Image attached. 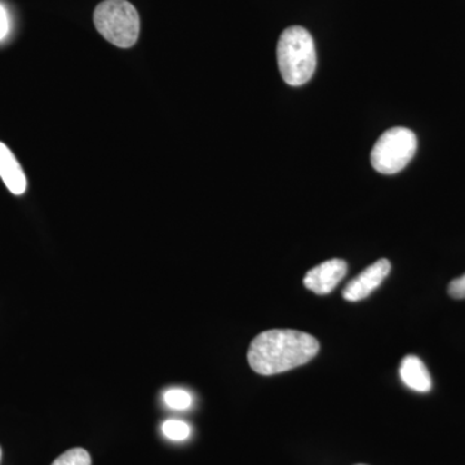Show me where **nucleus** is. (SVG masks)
Masks as SVG:
<instances>
[{
    "label": "nucleus",
    "instance_id": "1",
    "mask_svg": "<svg viewBox=\"0 0 465 465\" xmlns=\"http://www.w3.org/2000/svg\"><path fill=\"white\" fill-rule=\"evenodd\" d=\"M320 351L317 339L298 330H268L251 342L247 360L259 375L282 374L305 365Z\"/></svg>",
    "mask_w": 465,
    "mask_h": 465
},
{
    "label": "nucleus",
    "instance_id": "2",
    "mask_svg": "<svg viewBox=\"0 0 465 465\" xmlns=\"http://www.w3.org/2000/svg\"><path fill=\"white\" fill-rule=\"evenodd\" d=\"M277 60L287 84L299 87L308 84L317 67L316 45L311 33L302 26L287 27L278 41Z\"/></svg>",
    "mask_w": 465,
    "mask_h": 465
},
{
    "label": "nucleus",
    "instance_id": "3",
    "mask_svg": "<svg viewBox=\"0 0 465 465\" xmlns=\"http://www.w3.org/2000/svg\"><path fill=\"white\" fill-rule=\"evenodd\" d=\"M94 21L101 35L116 47H133L139 39V14L127 0L100 3L94 9Z\"/></svg>",
    "mask_w": 465,
    "mask_h": 465
},
{
    "label": "nucleus",
    "instance_id": "4",
    "mask_svg": "<svg viewBox=\"0 0 465 465\" xmlns=\"http://www.w3.org/2000/svg\"><path fill=\"white\" fill-rule=\"evenodd\" d=\"M418 140L411 130L394 127L379 137L371 150L372 167L382 174H394L402 171L414 158Z\"/></svg>",
    "mask_w": 465,
    "mask_h": 465
},
{
    "label": "nucleus",
    "instance_id": "5",
    "mask_svg": "<svg viewBox=\"0 0 465 465\" xmlns=\"http://www.w3.org/2000/svg\"><path fill=\"white\" fill-rule=\"evenodd\" d=\"M391 268V262L387 259H379L374 264L367 266L362 273L358 274L345 286L342 296L348 302H360L366 299L384 282L385 278L390 274Z\"/></svg>",
    "mask_w": 465,
    "mask_h": 465
},
{
    "label": "nucleus",
    "instance_id": "6",
    "mask_svg": "<svg viewBox=\"0 0 465 465\" xmlns=\"http://www.w3.org/2000/svg\"><path fill=\"white\" fill-rule=\"evenodd\" d=\"M347 271L348 265L344 260H327L308 272L304 278L305 287L317 295H327L341 282Z\"/></svg>",
    "mask_w": 465,
    "mask_h": 465
},
{
    "label": "nucleus",
    "instance_id": "7",
    "mask_svg": "<svg viewBox=\"0 0 465 465\" xmlns=\"http://www.w3.org/2000/svg\"><path fill=\"white\" fill-rule=\"evenodd\" d=\"M0 177L12 194L21 195L25 193L27 188L25 173L14 153L3 143H0Z\"/></svg>",
    "mask_w": 465,
    "mask_h": 465
},
{
    "label": "nucleus",
    "instance_id": "8",
    "mask_svg": "<svg viewBox=\"0 0 465 465\" xmlns=\"http://www.w3.org/2000/svg\"><path fill=\"white\" fill-rule=\"evenodd\" d=\"M401 381L410 390L419 391V393H427L432 390V378L423 361L416 356H407L403 358L400 366Z\"/></svg>",
    "mask_w": 465,
    "mask_h": 465
},
{
    "label": "nucleus",
    "instance_id": "9",
    "mask_svg": "<svg viewBox=\"0 0 465 465\" xmlns=\"http://www.w3.org/2000/svg\"><path fill=\"white\" fill-rule=\"evenodd\" d=\"M51 465H91V457L84 449H72L60 455Z\"/></svg>",
    "mask_w": 465,
    "mask_h": 465
},
{
    "label": "nucleus",
    "instance_id": "10",
    "mask_svg": "<svg viewBox=\"0 0 465 465\" xmlns=\"http://www.w3.org/2000/svg\"><path fill=\"white\" fill-rule=\"evenodd\" d=\"M164 436L173 440H183L191 436V427L182 420H167L162 427Z\"/></svg>",
    "mask_w": 465,
    "mask_h": 465
},
{
    "label": "nucleus",
    "instance_id": "11",
    "mask_svg": "<svg viewBox=\"0 0 465 465\" xmlns=\"http://www.w3.org/2000/svg\"><path fill=\"white\" fill-rule=\"evenodd\" d=\"M164 402L171 409L185 410L192 406L193 399L186 391L171 390L164 393Z\"/></svg>",
    "mask_w": 465,
    "mask_h": 465
},
{
    "label": "nucleus",
    "instance_id": "12",
    "mask_svg": "<svg viewBox=\"0 0 465 465\" xmlns=\"http://www.w3.org/2000/svg\"><path fill=\"white\" fill-rule=\"evenodd\" d=\"M449 293L454 299H465V274L455 278L449 284Z\"/></svg>",
    "mask_w": 465,
    "mask_h": 465
},
{
    "label": "nucleus",
    "instance_id": "13",
    "mask_svg": "<svg viewBox=\"0 0 465 465\" xmlns=\"http://www.w3.org/2000/svg\"><path fill=\"white\" fill-rule=\"evenodd\" d=\"M9 33V16L7 9L0 5V42L7 38Z\"/></svg>",
    "mask_w": 465,
    "mask_h": 465
},
{
    "label": "nucleus",
    "instance_id": "14",
    "mask_svg": "<svg viewBox=\"0 0 465 465\" xmlns=\"http://www.w3.org/2000/svg\"><path fill=\"white\" fill-rule=\"evenodd\" d=\"M0 457H2V450H0Z\"/></svg>",
    "mask_w": 465,
    "mask_h": 465
}]
</instances>
